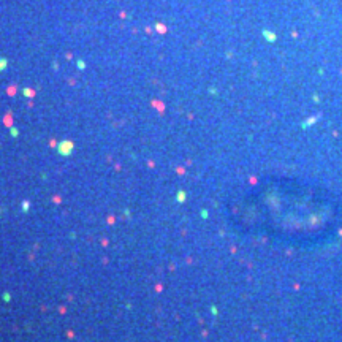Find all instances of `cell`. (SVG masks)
<instances>
[{"label": "cell", "mask_w": 342, "mask_h": 342, "mask_svg": "<svg viewBox=\"0 0 342 342\" xmlns=\"http://www.w3.org/2000/svg\"><path fill=\"white\" fill-rule=\"evenodd\" d=\"M3 63H5V60H0V68H3Z\"/></svg>", "instance_id": "obj_1"}]
</instances>
